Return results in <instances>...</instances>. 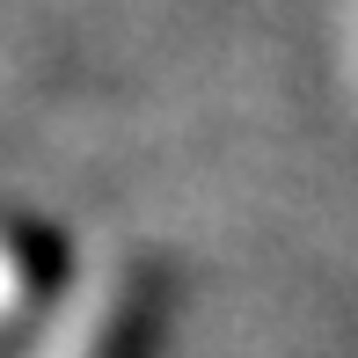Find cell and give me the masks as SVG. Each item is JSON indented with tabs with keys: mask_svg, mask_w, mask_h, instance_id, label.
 <instances>
[{
	"mask_svg": "<svg viewBox=\"0 0 358 358\" xmlns=\"http://www.w3.org/2000/svg\"><path fill=\"white\" fill-rule=\"evenodd\" d=\"M176 300H183L176 264H161V256L124 264V278L110 285L103 322L88 329L80 358H161L169 351V329H176Z\"/></svg>",
	"mask_w": 358,
	"mask_h": 358,
	"instance_id": "cell-1",
	"label": "cell"
},
{
	"mask_svg": "<svg viewBox=\"0 0 358 358\" xmlns=\"http://www.w3.org/2000/svg\"><path fill=\"white\" fill-rule=\"evenodd\" d=\"M66 271H73V249H66L59 227L22 220V213L0 220V344H15V336L59 300Z\"/></svg>",
	"mask_w": 358,
	"mask_h": 358,
	"instance_id": "cell-2",
	"label": "cell"
}]
</instances>
